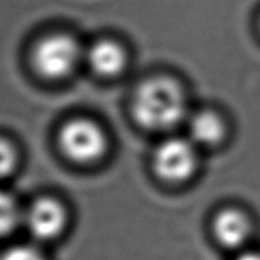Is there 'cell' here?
Masks as SVG:
<instances>
[{"mask_svg": "<svg viewBox=\"0 0 260 260\" xmlns=\"http://www.w3.org/2000/svg\"><path fill=\"white\" fill-rule=\"evenodd\" d=\"M197 146L189 139L172 137L162 141L154 154V168L160 178L170 183L189 179L197 168Z\"/></svg>", "mask_w": 260, "mask_h": 260, "instance_id": "4", "label": "cell"}, {"mask_svg": "<svg viewBox=\"0 0 260 260\" xmlns=\"http://www.w3.org/2000/svg\"><path fill=\"white\" fill-rule=\"evenodd\" d=\"M132 108L136 121L154 131L174 128L187 113L184 93L174 80L168 78L150 79L140 85Z\"/></svg>", "mask_w": 260, "mask_h": 260, "instance_id": "1", "label": "cell"}, {"mask_svg": "<svg viewBox=\"0 0 260 260\" xmlns=\"http://www.w3.org/2000/svg\"><path fill=\"white\" fill-rule=\"evenodd\" d=\"M236 260H260L259 253H245L241 254Z\"/></svg>", "mask_w": 260, "mask_h": 260, "instance_id": "12", "label": "cell"}, {"mask_svg": "<svg viewBox=\"0 0 260 260\" xmlns=\"http://www.w3.org/2000/svg\"><path fill=\"white\" fill-rule=\"evenodd\" d=\"M81 48L71 36L57 33L42 38L32 53L33 66L41 76L50 80L68 78L81 60Z\"/></svg>", "mask_w": 260, "mask_h": 260, "instance_id": "2", "label": "cell"}, {"mask_svg": "<svg viewBox=\"0 0 260 260\" xmlns=\"http://www.w3.org/2000/svg\"><path fill=\"white\" fill-rule=\"evenodd\" d=\"M20 220L19 207L9 193L0 189V238L9 235Z\"/></svg>", "mask_w": 260, "mask_h": 260, "instance_id": "9", "label": "cell"}, {"mask_svg": "<svg viewBox=\"0 0 260 260\" xmlns=\"http://www.w3.org/2000/svg\"><path fill=\"white\" fill-rule=\"evenodd\" d=\"M0 260H45L38 250L32 246L19 245L9 249L2 255Z\"/></svg>", "mask_w": 260, "mask_h": 260, "instance_id": "11", "label": "cell"}, {"mask_svg": "<svg viewBox=\"0 0 260 260\" xmlns=\"http://www.w3.org/2000/svg\"><path fill=\"white\" fill-rule=\"evenodd\" d=\"M66 211L53 198H40L25 215L28 230L38 240H51L62 233L66 225Z\"/></svg>", "mask_w": 260, "mask_h": 260, "instance_id": "5", "label": "cell"}, {"mask_svg": "<svg viewBox=\"0 0 260 260\" xmlns=\"http://www.w3.org/2000/svg\"><path fill=\"white\" fill-rule=\"evenodd\" d=\"M86 61L94 73L112 78L121 74L126 68L127 56L121 45L114 41L102 40L89 47Z\"/></svg>", "mask_w": 260, "mask_h": 260, "instance_id": "6", "label": "cell"}, {"mask_svg": "<svg viewBox=\"0 0 260 260\" xmlns=\"http://www.w3.org/2000/svg\"><path fill=\"white\" fill-rule=\"evenodd\" d=\"M58 142L63 154L79 164L98 161L108 147L103 128L86 118L71 119L63 124L58 135Z\"/></svg>", "mask_w": 260, "mask_h": 260, "instance_id": "3", "label": "cell"}, {"mask_svg": "<svg viewBox=\"0 0 260 260\" xmlns=\"http://www.w3.org/2000/svg\"><path fill=\"white\" fill-rule=\"evenodd\" d=\"M188 134L189 140L197 147L215 146L225 136V123L213 112H197L188 122Z\"/></svg>", "mask_w": 260, "mask_h": 260, "instance_id": "8", "label": "cell"}, {"mask_svg": "<svg viewBox=\"0 0 260 260\" xmlns=\"http://www.w3.org/2000/svg\"><path fill=\"white\" fill-rule=\"evenodd\" d=\"M18 165V151L7 139L0 137V182L9 178Z\"/></svg>", "mask_w": 260, "mask_h": 260, "instance_id": "10", "label": "cell"}, {"mask_svg": "<svg viewBox=\"0 0 260 260\" xmlns=\"http://www.w3.org/2000/svg\"><path fill=\"white\" fill-rule=\"evenodd\" d=\"M213 233L221 245L226 248H240L249 238L250 223L248 217L238 210L221 211L213 221Z\"/></svg>", "mask_w": 260, "mask_h": 260, "instance_id": "7", "label": "cell"}]
</instances>
